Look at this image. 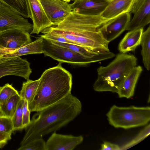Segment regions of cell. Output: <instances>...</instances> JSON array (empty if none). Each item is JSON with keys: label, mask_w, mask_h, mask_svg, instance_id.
Here are the masks:
<instances>
[{"label": "cell", "mask_w": 150, "mask_h": 150, "mask_svg": "<svg viewBox=\"0 0 150 150\" xmlns=\"http://www.w3.org/2000/svg\"><path fill=\"white\" fill-rule=\"evenodd\" d=\"M108 21L100 14H83L72 11L61 21L41 33L65 38L74 44L84 47L109 50V43L104 39L99 31Z\"/></svg>", "instance_id": "6da1fadb"}, {"label": "cell", "mask_w": 150, "mask_h": 150, "mask_svg": "<svg viewBox=\"0 0 150 150\" xmlns=\"http://www.w3.org/2000/svg\"><path fill=\"white\" fill-rule=\"evenodd\" d=\"M80 100L70 93L56 103L38 111L33 117L20 146L56 131L81 112Z\"/></svg>", "instance_id": "7a4b0ae2"}, {"label": "cell", "mask_w": 150, "mask_h": 150, "mask_svg": "<svg viewBox=\"0 0 150 150\" xmlns=\"http://www.w3.org/2000/svg\"><path fill=\"white\" fill-rule=\"evenodd\" d=\"M62 63L45 70L39 79L36 94L28 104L30 112L40 111L71 93L72 76Z\"/></svg>", "instance_id": "3957f363"}, {"label": "cell", "mask_w": 150, "mask_h": 150, "mask_svg": "<svg viewBox=\"0 0 150 150\" xmlns=\"http://www.w3.org/2000/svg\"><path fill=\"white\" fill-rule=\"evenodd\" d=\"M137 59L132 54L120 53L108 65L97 69L98 77L93 85L98 92L117 93L123 81L136 66Z\"/></svg>", "instance_id": "277c9868"}, {"label": "cell", "mask_w": 150, "mask_h": 150, "mask_svg": "<svg viewBox=\"0 0 150 150\" xmlns=\"http://www.w3.org/2000/svg\"><path fill=\"white\" fill-rule=\"evenodd\" d=\"M106 115L110 125L116 128L127 129L147 124L150 120V107L113 105Z\"/></svg>", "instance_id": "5b68a950"}, {"label": "cell", "mask_w": 150, "mask_h": 150, "mask_svg": "<svg viewBox=\"0 0 150 150\" xmlns=\"http://www.w3.org/2000/svg\"><path fill=\"white\" fill-rule=\"evenodd\" d=\"M43 50L45 56L50 57L62 63L81 66L96 62L92 59L86 57L70 49L57 45L44 39Z\"/></svg>", "instance_id": "8992f818"}, {"label": "cell", "mask_w": 150, "mask_h": 150, "mask_svg": "<svg viewBox=\"0 0 150 150\" xmlns=\"http://www.w3.org/2000/svg\"><path fill=\"white\" fill-rule=\"evenodd\" d=\"M33 24L10 8L0 2V33L11 29H19L30 33Z\"/></svg>", "instance_id": "52a82bcc"}, {"label": "cell", "mask_w": 150, "mask_h": 150, "mask_svg": "<svg viewBox=\"0 0 150 150\" xmlns=\"http://www.w3.org/2000/svg\"><path fill=\"white\" fill-rule=\"evenodd\" d=\"M32 72L30 63L20 57L0 62V78L6 76L14 75L27 80Z\"/></svg>", "instance_id": "ba28073f"}, {"label": "cell", "mask_w": 150, "mask_h": 150, "mask_svg": "<svg viewBox=\"0 0 150 150\" xmlns=\"http://www.w3.org/2000/svg\"><path fill=\"white\" fill-rule=\"evenodd\" d=\"M32 42L30 33L20 29H11L0 33V49L14 50Z\"/></svg>", "instance_id": "9c48e42d"}, {"label": "cell", "mask_w": 150, "mask_h": 150, "mask_svg": "<svg viewBox=\"0 0 150 150\" xmlns=\"http://www.w3.org/2000/svg\"><path fill=\"white\" fill-rule=\"evenodd\" d=\"M130 20V13H124L106 22L99 31L104 39L109 43L126 30Z\"/></svg>", "instance_id": "30bf717a"}, {"label": "cell", "mask_w": 150, "mask_h": 150, "mask_svg": "<svg viewBox=\"0 0 150 150\" xmlns=\"http://www.w3.org/2000/svg\"><path fill=\"white\" fill-rule=\"evenodd\" d=\"M33 28L30 33L39 34L42 30L53 25L44 9L40 0H28Z\"/></svg>", "instance_id": "8fae6325"}, {"label": "cell", "mask_w": 150, "mask_h": 150, "mask_svg": "<svg viewBox=\"0 0 150 150\" xmlns=\"http://www.w3.org/2000/svg\"><path fill=\"white\" fill-rule=\"evenodd\" d=\"M47 16L54 25L71 12L70 4L60 0H40Z\"/></svg>", "instance_id": "7c38bea8"}, {"label": "cell", "mask_w": 150, "mask_h": 150, "mask_svg": "<svg viewBox=\"0 0 150 150\" xmlns=\"http://www.w3.org/2000/svg\"><path fill=\"white\" fill-rule=\"evenodd\" d=\"M81 136L63 135L54 132L46 142V150H72L83 140Z\"/></svg>", "instance_id": "4fadbf2b"}, {"label": "cell", "mask_w": 150, "mask_h": 150, "mask_svg": "<svg viewBox=\"0 0 150 150\" xmlns=\"http://www.w3.org/2000/svg\"><path fill=\"white\" fill-rule=\"evenodd\" d=\"M43 39L40 36L35 40L14 50L0 49V62L24 55L43 53Z\"/></svg>", "instance_id": "5bb4252c"}, {"label": "cell", "mask_w": 150, "mask_h": 150, "mask_svg": "<svg viewBox=\"0 0 150 150\" xmlns=\"http://www.w3.org/2000/svg\"><path fill=\"white\" fill-rule=\"evenodd\" d=\"M109 3L103 0H74L69 4L72 11L83 14L97 15L100 14Z\"/></svg>", "instance_id": "9a60e30c"}, {"label": "cell", "mask_w": 150, "mask_h": 150, "mask_svg": "<svg viewBox=\"0 0 150 150\" xmlns=\"http://www.w3.org/2000/svg\"><path fill=\"white\" fill-rule=\"evenodd\" d=\"M133 1L134 0H112L100 15L109 20L124 13H130Z\"/></svg>", "instance_id": "2e32d148"}, {"label": "cell", "mask_w": 150, "mask_h": 150, "mask_svg": "<svg viewBox=\"0 0 150 150\" xmlns=\"http://www.w3.org/2000/svg\"><path fill=\"white\" fill-rule=\"evenodd\" d=\"M143 71L140 66H136L123 81L117 93L120 98H129L133 96L136 84Z\"/></svg>", "instance_id": "e0dca14e"}, {"label": "cell", "mask_w": 150, "mask_h": 150, "mask_svg": "<svg viewBox=\"0 0 150 150\" xmlns=\"http://www.w3.org/2000/svg\"><path fill=\"white\" fill-rule=\"evenodd\" d=\"M126 30L130 31L143 28L150 22V0H146L134 13Z\"/></svg>", "instance_id": "ac0fdd59"}, {"label": "cell", "mask_w": 150, "mask_h": 150, "mask_svg": "<svg viewBox=\"0 0 150 150\" xmlns=\"http://www.w3.org/2000/svg\"><path fill=\"white\" fill-rule=\"evenodd\" d=\"M143 32V28H140L129 31L126 33L118 45V50L120 53L134 51L140 45Z\"/></svg>", "instance_id": "d6986e66"}, {"label": "cell", "mask_w": 150, "mask_h": 150, "mask_svg": "<svg viewBox=\"0 0 150 150\" xmlns=\"http://www.w3.org/2000/svg\"><path fill=\"white\" fill-rule=\"evenodd\" d=\"M140 44L142 49L141 54L143 62L147 71L150 69V26L143 32L141 38Z\"/></svg>", "instance_id": "ffe728a7"}, {"label": "cell", "mask_w": 150, "mask_h": 150, "mask_svg": "<svg viewBox=\"0 0 150 150\" xmlns=\"http://www.w3.org/2000/svg\"><path fill=\"white\" fill-rule=\"evenodd\" d=\"M39 83V79L32 80L29 79L23 82L19 93L21 98L27 100L28 104L33 100L36 94Z\"/></svg>", "instance_id": "44dd1931"}, {"label": "cell", "mask_w": 150, "mask_h": 150, "mask_svg": "<svg viewBox=\"0 0 150 150\" xmlns=\"http://www.w3.org/2000/svg\"><path fill=\"white\" fill-rule=\"evenodd\" d=\"M0 2L10 8L25 18H30L28 0H0Z\"/></svg>", "instance_id": "7402d4cb"}, {"label": "cell", "mask_w": 150, "mask_h": 150, "mask_svg": "<svg viewBox=\"0 0 150 150\" xmlns=\"http://www.w3.org/2000/svg\"><path fill=\"white\" fill-rule=\"evenodd\" d=\"M21 99L19 93L12 96L0 105L1 110L4 115L11 118Z\"/></svg>", "instance_id": "603a6c76"}, {"label": "cell", "mask_w": 150, "mask_h": 150, "mask_svg": "<svg viewBox=\"0 0 150 150\" xmlns=\"http://www.w3.org/2000/svg\"><path fill=\"white\" fill-rule=\"evenodd\" d=\"M24 100L21 98L16 110L11 118L14 131L24 128L22 123V108Z\"/></svg>", "instance_id": "cb8c5ba5"}, {"label": "cell", "mask_w": 150, "mask_h": 150, "mask_svg": "<svg viewBox=\"0 0 150 150\" xmlns=\"http://www.w3.org/2000/svg\"><path fill=\"white\" fill-rule=\"evenodd\" d=\"M19 93L12 85L9 83L0 86V106L11 97Z\"/></svg>", "instance_id": "d4e9b609"}, {"label": "cell", "mask_w": 150, "mask_h": 150, "mask_svg": "<svg viewBox=\"0 0 150 150\" xmlns=\"http://www.w3.org/2000/svg\"><path fill=\"white\" fill-rule=\"evenodd\" d=\"M18 150H46V142L42 138L34 139L20 146Z\"/></svg>", "instance_id": "484cf974"}, {"label": "cell", "mask_w": 150, "mask_h": 150, "mask_svg": "<svg viewBox=\"0 0 150 150\" xmlns=\"http://www.w3.org/2000/svg\"><path fill=\"white\" fill-rule=\"evenodd\" d=\"M150 125L146 126L141 131L132 141L125 145L122 149H128L140 142L150 134Z\"/></svg>", "instance_id": "4316f807"}, {"label": "cell", "mask_w": 150, "mask_h": 150, "mask_svg": "<svg viewBox=\"0 0 150 150\" xmlns=\"http://www.w3.org/2000/svg\"><path fill=\"white\" fill-rule=\"evenodd\" d=\"M14 131L11 118L0 116V132L12 134Z\"/></svg>", "instance_id": "83f0119b"}, {"label": "cell", "mask_w": 150, "mask_h": 150, "mask_svg": "<svg viewBox=\"0 0 150 150\" xmlns=\"http://www.w3.org/2000/svg\"><path fill=\"white\" fill-rule=\"evenodd\" d=\"M30 112L29 110L27 101L24 100L22 108V123L24 128H25L30 123Z\"/></svg>", "instance_id": "f1b7e54d"}, {"label": "cell", "mask_w": 150, "mask_h": 150, "mask_svg": "<svg viewBox=\"0 0 150 150\" xmlns=\"http://www.w3.org/2000/svg\"><path fill=\"white\" fill-rule=\"evenodd\" d=\"M11 133L0 132V149L3 148L11 138Z\"/></svg>", "instance_id": "f546056e"}, {"label": "cell", "mask_w": 150, "mask_h": 150, "mask_svg": "<svg viewBox=\"0 0 150 150\" xmlns=\"http://www.w3.org/2000/svg\"><path fill=\"white\" fill-rule=\"evenodd\" d=\"M120 147L117 145L108 142H104L101 145V150H119Z\"/></svg>", "instance_id": "4dcf8cb0"}, {"label": "cell", "mask_w": 150, "mask_h": 150, "mask_svg": "<svg viewBox=\"0 0 150 150\" xmlns=\"http://www.w3.org/2000/svg\"><path fill=\"white\" fill-rule=\"evenodd\" d=\"M146 0H134L133 5L130 13L133 14L143 5Z\"/></svg>", "instance_id": "1f68e13d"}, {"label": "cell", "mask_w": 150, "mask_h": 150, "mask_svg": "<svg viewBox=\"0 0 150 150\" xmlns=\"http://www.w3.org/2000/svg\"><path fill=\"white\" fill-rule=\"evenodd\" d=\"M64 2L68 3H69L72 0H60Z\"/></svg>", "instance_id": "d6a6232c"}, {"label": "cell", "mask_w": 150, "mask_h": 150, "mask_svg": "<svg viewBox=\"0 0 150 150\" xmlns=\"http://www.w3.org/2000/svg\"><path fill=\"white\" fill-rule=\"evenodd\" d=\"M4 116V115H3V114L1 110V108L0 107V116Z\"/></svg>", "instance_id": "836d02e7"}, {"label": "cell", "mask_w": 150, "mask_h": 150, "mask_svg": "<svg viewBox=\"0 0 150 150\" xmlns=\"http://www.w3.org/2000/svg\"><path fill=\"white\" fill-rule=\"evenodd\" d=\"M104 1H107L108 2H110L112 0H103Z\"/></svg>", "instance_id": "e575fe53"}]
</instances>
